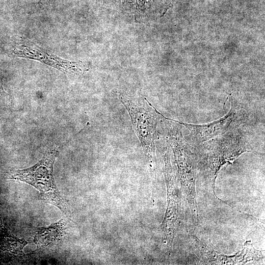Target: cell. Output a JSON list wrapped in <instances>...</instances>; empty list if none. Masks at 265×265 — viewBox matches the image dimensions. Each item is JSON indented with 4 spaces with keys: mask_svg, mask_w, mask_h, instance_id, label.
<instances>
[{
    "mask_svg": "<svg viewBox=\"0 0 265 265\" xmlns=\"http://www.w3.org/2000/svg\"><path fill=\"white\" fill-rule=\"evenodd\" d=\"M58 152L52 150L46 152L42 159L33 166L19 170L9 179L28 184L40 192V198L53 205L67 214L66 204L60 194L54 181L53 167Z\"/></svg>",
    "mask_w": 265,
    "mask_h": 265,
    "instance_id": "cell-1",
    "label": "cell"
},
{
    "mask_svg": "<svg viewBox=\"0 0 265 265\" xmlns=\"http://www.w3.org/2000/svg\"><path fill=\"white\" fill-rule=\"evenodd\" d=\"M229 132L212 141V148L204 169L206 183L215 197L216 196L214 191L215 180L220 168L226 163L233 161L241 153L250 152L245 145L243 138L238 132L231 131Z\"/></svg>",
    "mask_w": 265,
    "mask_h": 265,
    "instance_id": "cell-2",
    "label": "cell"
},
{
    "mask_svg": "<svg viewBox=\"0 0 265 265\" xmlns=\"http://www.w3.org/2000/svg\"><path fill=\"white\" fill-rule=\"evenodd\" d=\"M119 99L131 119L135 133L148 153L153 151L160 113L145 98L120 95Z\"/></svg>",
    "mask_w": 265,
    "mask_h": 265,
    "instance_id": "cell-3",
    "label": "cell"
},
{
    "mask_svg": "<svg viewBox=\"0 0 265 265\" xmlns=\"http://www.w3.org/2000/svg\"><path fill=\"white\" fill-rule=\"evenodd\" d=\"M182 138L179 134L174 135L171 138V143L177 158L181 180L187 202L190 208L194 226L199 221V213L196 200L195 180L191 160L186 153Z\"/></svg>",
    "mask_w": 265,
    "mask_h": 265,
    "instance_id": "cell-4",
    "label": "cell"
},
{
    "mask_svg": "<svg viewBox=\"0 0 265 265\" xmlns=\"http://www.w3.org/2000/svg\"><path fill=\"white\" fill-rule=\"evenodd\" d=\"M9 56L39 61L62 72L78 75L82 72L81 62L62 58L37 45L24 44L13 47L8 52Z\"/></svg>",
    "mask_w": 265,
    "mask_h": 265,
    "instance_id": "cell-5",
    "label": "cell"
},
{
    "mask_svg": "<svg viewBox=\"0 0 265 265\" xmlns=\"http://www.w3.org/2000/svg\"><path fill=\"white\" fill-rule=\"evenodd\" d=\"M243 117V114H239L236 108H232L223 117L206 124L195 125L177 122L188 129L191 142L200 144L232 131L240 125Z\"/></svg>",
    "mask_w": 265,
    "mask_h": 265,
    "instance_id": "cell-6",
    "label": "cell"
},
{
    "mask_svg": "<svg viewBox=\"0 0 265 265\" xmlns=\"http://www.w3.org/2000/svg\"><path fill=\"white\" fill-rule=\"evenodd\" d=\"M195 238L197 249L201 251V254L206 262L211 264L237 265L247 263L250 261L249 253L244 247L240 252L233 256H228L221 254L212 247L208 246L197 238Z\"/></svg>",
    "mask_w": 265,
    "mask_h": 265,
    "instance_id": "cell-7",
    "label": "cell"
},
{
    "mask_svg": "<svg viewBox=\"0 0 265 265\" xmlns=\"http://www.w3.org/2000/svg\"><path fill=\"white\" fill-rule=\"evenodd\" d=\"M64 219L48 227H39L36 230L34 241L38 248H45L56 244L64 236L65 230Z\"/></svg>",
    "mask_w": 265,
    "mask_h": 265,
    "instance_id": "cell-8",
    "label": "cell"
},
{
    "mask_svg": "<svg viewBox=\"0 0 265 265\" xmlns=\"http://www.w3.org/2000/svg\"><path fill=\"white\" fill-rule=\"evenodd\" d=\"M6 94L3 88L2 79L0 74V97H4Z\"/></svg>",
    "mask_w": 265,
    "mask_h": 265,
    "instance_id": "cell-9",
    "label": "cell"
},
{
    "mask_svg": "<svg viewBox=\"0 0 265 265\" xmlns=\"http://www.w3.org/2000/svg\"><path fill=\"white\" fill-rule=\"evenodd\" d=\"M50 0H39V4L41 6H45L50 4Z\"/></svg>",
    "mask_w": 265,
    "mask_h": 265,
    "instance_id": "cell-10",
    "label": "cell"
}]
</instances>
